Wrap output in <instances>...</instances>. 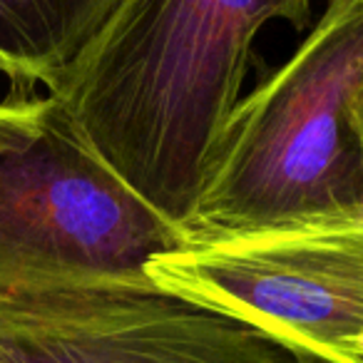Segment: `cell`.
<instances>
[{"instance_id":"6da1fadb","label":"cell","mask_w":363,"mask_h":363,"mask_svg":"<svg viewBox=\"0 0 363 363\" xmlns=\"http://www.w3.org/2000/svg\"><path fill=\"white\" fill-rule=\"evenodd\" d=\"M311 0H122L57 97L87 142L187 229L257 33Z\"/></svg>"},{"instance_id":"7a4b0ae2","label":"cell","mask_w":363,"mask_h":363,"mask_svg":"<svg viewBox=\"0 0 363 363\" xmlns=\"http://www.w3.org/2000/svg\"><path fill=\"white\" fill-rule=\"evenodd\" d=\"M363 212V0H328L284 65L239 97L189 232Z\"/></svg>"},{"instance_id":"3957f363","label":"cell","mask_w":363,"mask_h":363,"mask_svg":"<svg viewBox=\"0 0 363 363\" xmlns=\"http://www.w3.org/2000/svg\"><path fill=\"white\" fill-rule=\"evenodd\" d=\"M177 227L82 137L57 95L0 110V294L150 279Z\"/></svg>"},{"instance_id":"277c9868","label":"cell","mask_w":363,"mask_h":363,"mask_svg":"<svg viewBox=\"0 0 363 363\" xmlns=\"http://www.w3.org/2000/svg\"><path fill=\"white\" fill-rule=\"evenodd\" d=\"M147 277L262 331L296 363H363V212L187 232Z\"/></svg>"},{"instance_id":"5b68a950","label":"cell","mask_w":363,"mask_h":363,"mask_svg":"<svg viewBox=\"0 0 363 363\" xmlns=\"http://www.w3.org/2000/svg\"><path fill=\"white\" fill-rule=\"evenodd\" d=\"M0 363H296L247 323L152 279L0 294Z\"/></svg>"},{"instance_id":"8992f818","label":"cell","mask_w":363,"mask_h":363,"mask_svg":"<svg viewBox=\"0 0 363 363\" xmlns=\"http://www.w3.org/2000/svg\"><path fill=\"white\" fill-rule=\"evenodd\" d=\"M122 0H0V72L65 87Z\"/></svg>"},{"instance_id":"52a82bcc","label":"cell","mask_w":363,"mask_h":363,"mask_svg":"<svg viewBox=\"0 0 363 363\" xmlns=\"http://www.w3.org/2000/svg\"><path fill=\"white\" fill-rule=\"evenodd\" d=\"M0 110H3V105H0Z\"/></svg>"}]
</instances>
